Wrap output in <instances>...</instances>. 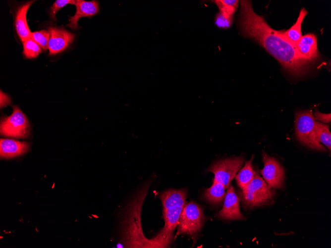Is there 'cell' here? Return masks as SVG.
I'll return each instance as SVG.
<instances>
[{"label": "cell", "mask_w": 331, "mask_h": 248, "mask_svg": "<svg viewBox=\"0 0 331 248\" xmlns=\"http://www.w3.org/2000/svg\"><path fill=\"white\" fill-rule=\"evenodd\" d=\"M238 25L242 34L260 44L288 72L301 76L309 70L312 61L298 50L295 45L272 28L262 16L253 10L249 0H241Z\"/></svg>", "instance_id": "obj_1"}, {"label": "cell", "mask_w": 331, "mask_h": 248, "mask_svg": "<svg viewBox=\"0 0 331 248\" xmlns=\"http://www.w3.org/2000/svg\"><path fill=\"white\" fill-rule=\"evenodd\" d=\"M185 189H168L162 192L160 198L163 206L164 228L150 239V248H166L171 243L173 233L186 204Z\"/></svg>", "instance_id": "obj_2"}, {"label": "cell", "mask_w": 331, "mask_h": 248, "mask_svg": "<svg viewBox=\"0 0 331 248\" xmlns=\"http://www.w3.org/2000/svg\"><path fill=\"white\" fill-rule=\"evenodd\" d=\"M274 195V191L257 171L252 181L239 193L243 205L247 208L259 206L268 203Z\"/></svg>", "instance_id": "obj_3"}, {"label": "cell", "mask_w": 331, "mask_h": 248, "mask_svg": "<svg viewBox=\"0 0 331 248\" xmlns=\"http://www.w3.org/2000/svg\"><path fill=\"white\" fill-rule=\"evenodd\" d=\"M316 120L311 110L296 113L295 127L297 139L303 145L316 150L326 151L317 140L315 133Z\"/></svg>", "instance_id": "obj_4"}, {"label": "cell", "mask_w": 331, "mask_h": 248, "mask_svg": "<svg viewBox=\"0 0 331 248\" xmlns=\"http://www.w3.org/2000/svg\"><path fill=\"white\" fill-rule=\"evenodd\" d=\"M13 112L9 116H3L0 119V135L16 138H27L30 133L29 121L20 109L12 106Z\"/></svg>", "instance_id": "obj_5"}, {"label": "cell", "mask_w": 331, "mask_h": 248, "mask_svg": "<svg viewBox=\"0 0 331 248\" xmlns=\"http://www.w3.org/2000/svg\"><path fill=\"white\" fill-rule=\"evenodd\" d=\"M204 219L199 204L192 201L185 204L179 219L176 236L185 234L193 238L202 228Z\"/></svg>", "instance_id": "obj_6"}, {"label": "cell", "mask_w": 331, "mask_h": 248, "mask_svg": "<svg viewBox=\"0 0 331 248\" xmlns=\"http://www.w3.org/2000/svg\"><path fill=\"white\" fill-rule=\"evenodd\" d=\"M244 161V158L242 156L217 161L208 171L214 174L213 181L221 183L225 188H228L231 180L241 168Z\"/></svg>", "instance_id": "obj_7"}, {"label": "cell", "mask_w": 331, "mask_h": 248, "mask_svg": "<svg viewBox=\"0 0 331 248\" xmlns=\"http://www.w3.org/2000/svg\"><path fill=\"white\" fill-rule=\"evenodd\" d=\"M264 166L260 171L268 185L271 188L280 189L283 185L284 170L277 160L262 152Z\"/></svg>", "instance_id": "obj_8"}, {"label": "cell", "mask_w": 331, "mask_h": 248, "mask_svg": "<svg viewBox=\"0 0 331 248\" xmlns=\"http://www.w3.org/2000/svg\"><path fill=\"white\" fill-rule=\"evenodd\" d=\"M48 44L49 55H55L65 50L74 41L75 35L63 28L50 27Z\"/></svg>", "instance_id": "obj_9"}, {"label": "cell", "mask_w": 331, "mask_h": 248, "mask_svg": "<svg viewBox=\"0 0 331 248\" xmlns=\"http://www.w3.org/2000/svg\"><path fill=\"white\" fill-rule=\"evenodd\" d=\"M240 199L232 186L228 187L222 208L217 214L218 218L225 220H244L239 208Z\"/></svg>", "instance_id": "obj_10"}, {"label": "cell", "mask_w": 331, "mask_h": 248, "mask_svg": "<svg viewBox=\"0 0 331 248\" xmlns=\"http://www.w3.org/2000/svg\"><path fill=\"white\" fill-rule=\"evenodd\" d=\"M75 5L76 8L75 14L69 17V23L66 25L73 30L79 28L78 21L80 18L92 17L97 14L99 10V5L97 0H77Z\"/></svg>", "instance_id": "obj_11"}, {"label": "cell", "mask_w": 331, "mask_h": 248, "mask_svg": "<svg viewBox=\"0 0 331 248\" xmlns=\"http://www.w3.org/2000/svg\"><path fill=\"white\" fill-rule=\"evenodd\" d=\"M34 1L30 0L20 5L15 13L14 20L15 30L22 42L32 37V32L30 30L26 20V14L29 7Z\"/></svg>", "instance_id": "obj_12"}, {"label": "cell", "mask_w": 331, "mask_h": 248, "mask_svg": "<svg viewBox=\"0 0 331 248\" xmlns=\"http://www.w3.org/2000/svg\"><path fill=\"white\" fill-rule=\"evenodd\" d=\"M29 149V144L12 139H0V155L1 158H11L24 154Z\"/></svg>", "instance_id": "obj_13"}, {"label": "cell", "mask_w": 331, "mask_h": 248, "mask_svg": "<svg viewBox=\"0 0 331 248\" xmlns=\"http://www.w3.org/2000/svg\"><path fill=\"white\" fill-rule=\"evenodd\" d=\"M296 46L298 51L312 62L319 56L317 37L314 34L309 33L302 36Z\"/></svg>", "instance_id": "obj_14"}, {"label": "cell", "mask_w": 331, "mask_h": 248, "mask_svg": "<svg viewBox=\"0 0 331 248\" xmlns=\"http://www.w3.org/2000/svg\"><path fill=\"white\" fill-rule=\"evenodd\" d=\"M307 14L305 8L301 9L295 23L288 30L280 31V33L290 42L295 45L302 37L301 24Z\"/></svg>", "instance_id": "obj_15"}, {"label": "cell", "mask_w": 331, "mask_h": 248, "mask_svg": "<svg viewBox=\"0 0 331 248\" xmlns=\"http://www.w3.org/2000/svg\"><path fill=\"white\" fill-rule=\"evenodd\" d=\"M225 189L224 186L221 183L213 181L211 187L205 189L204 198L213 204H220L225 197Z\"/></svg>", "instance_id": "obj_16"}, {"label": "cell", "mask_w": 331, "mask_h": 248, "mask_svg": "<svg viewBox=\"0 0 331 248\" xmlns=\"http://www.w3.org/2000/svg\"><path fill=\"white\" fill-rule=\"evenodd\" d=\"M253 158L254 155H252L251 158L245 162V165L235 176L237 184L241 190L244 189L254 177L256 171L254 170L252 166Z\"/></svg>", "instance_id": "obj_17"}, {"label": "cell", "mask_w": 331, "mask_h": 248, "mask_svg": "<svg viewBox=\"0 0 331 248\" xmlns=\"http://www.w3.org/2000/svg\"><path fill=\"white\" fill-rule=\"evenodd\" d=\"M315 133L317 141L320 143L324 144L329 149L331 150V135L329 129V125L316 122Z\"/></svg>", "instance_id": "obj_18"}, {"label": "cell", "mask_w": 331, "mask_h": 248, "mask_svg": "<svg viewBox=\"0 0 331 248\" xmlns=\"http://www.w3.org/2000/svg\"><path fill=\"white\" fill-rule=\"evenodd\" d=\"M220 10V12L231 17L237 8L238 1L236 0H213Z\"/></svg>", "instance_id": "obj_19"}, {"label": "cell", "mask_w": 331, "mask_h": 248, "mask_svg": "<svg viewBox=\"0 0 331 248\" xmlns=\"http://www.w3.org/2000/svg\"><path fill=\"white\" fill-rule=\"evenodd\" d=\"M23 54L27 58L37 57L42 52L41 47L32 38H29L22 42Z\"/></svg>", "instance_id": "obj_20"}, {"label": "cell", "mask_w": 331, "mask_h": 248, "mask_svg": "<svg viewBox=\"0 0 331 248\" xmlns=\"http://www.w3.org/2000/svg\"><path fill=\"white\" fill-rule=\"evenodd\" d=\"M50 37L49 30H42L32 33V37L44 51L48 50V44Z\"/></svg>", "instance_id": "obj_21"}, {"label": "cell", "mask_w": 331, "mask_h": 248, "mask_svg": "<svg viewBox=\"0 0 331 248\" xmlns=\"http://www.w3.org/2000/svg\"><path fill=\"white\" fill-rule=\"evenodd\" d=\"M233 18L219 12L216 15L215 24L220 28L227 29L231 26Z\"/></svg>", "instance_id": "obj_22"}, {"label": "cell", "mask_w": 331, "mask_h": 248, "mask_svg": "<svg viewBox=\"0 0 331 248\" xmlns=\"http://www.w3.org/2000/svg\"><path fill=\"white\" fill-rule=\"evenodd\" d=\"M76 0H56L52 5L50 11V15L54 20H56L55 14L56 12L65 5L68 4H75Z\"/></svg>", "instance_id": "obj_23"}, {"label": "cell", "mask_w": 331, "mask_h": 248, "mask_svg": "<svg viewBox=\"0 0 331 248\" xmlns=\"http://www.w3.org/2000/svg\"><path fill=\"white\" fill-rule=\"evenodd\" d=\"M313 115L315 120L321 121L325 123H328L331 122V113H322L319 111H317Z\"/></svg>", "instance_id": "obj_24"}, {"label": "cell", "mask_w": 331, "mask_h": 248, "mask_svg": "<svg viewBox=\"0 0 331 248\" xmlns=\"http://www.w3.org/2000/svg\"><path fill=\"white\" fill-rule=\"evenodd\" d=\"M11 102L9 97L0 90V108L4 107Z\"/></svg>", "instance_id": "obj_25"}]
</instances>
